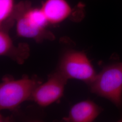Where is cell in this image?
<instances>
[{
	"label": "cell",
	"mask_w": 122,
	"mask_h": 122,
	"mask_svg": "<svg viewBox=\"0 0 122 122\" xmlns=\"http://www.w3.org/2000/svg\"><path fill=\"white\" fill-rule=\"evenodd\" d=\"M91 91L112 102L118 108L122 106V62L107 66L96 74L89 85Z\"/></svg>",
	"instance_id": "7a4b0ae2"
},
{
	"label": "cell",
	"mask_w": 122,
	"mask_h": 122,
	"mask_svg": "<svg viewBox=\"0 0 122 122\" xmlns=\"http://www.w3.org/2000/svg\"><path fill=\"white\" fill-rule=\"evenodd\" d=\"M57 71L67 80L77 79L88 85L97 74L86 54L76 50L66 52L61 58Z\"/></svg>",
	"instance_id": "277c9868"
},
{
	"label": "cell",
	"mask_w": 122,
	"mask_h": 122,
	"mask_svg": "<svg viewBox=\"0 0 122 122\" xmlns=\"http://www.w3.org/2000/svg\"><path fill=\"white\" fill-rule=\"evenodd\" d=\"M15 7L14 0H0V24L11 18Z\"/></svg>",
	"instance_id": "9c48e42d"
},
{
	"label": "cell",
	"mask_w": 122,
	"mask_h": 122,
	"mask_svg": "<svg viewBox=\"0 0 122 122\" xmlns=\"http://www.w3.org/2000/svg\"><path fill=\"white\" fill-rule=\"evenodd\" d=\"M102 109L92 100H84L74 105L68 116L64 118L66 121L92 122L100 115Z\"/></svg>",
	"instance_id": "8992f818"
},
{
	"label": "cell",
	"mask_w": 122,
	"mask_h": 122,
	"mask_svg": "<svg viewBox=\"0 0 122 122\" xmlns=\"http://www.w3.org/2000/svg\"><path fill=\"white\" fill-rule=\"evenodd\" d=\"M38 82L24 77L14 80L5 79L0 85V109L12 110L31 98Z\"/></svg>",
	"instance_id": "3957f363"
},
{
	"label": "cell",
	"mask_w": 122,
	"mask_h": 122,
	"mask_svg": "<svg viewBox=\"0 0 122 122\" xmlns=\"http://www.w3.org/2000/svg\"><path fill=\"white\" fill-rule=\"evenodd\" d=\"M13 45L8 32L4 26H0V56H9L13 51H17Z\"/></svg>",
	"instance_id": "ba28073f"
},
{
	"label": "cell",
	"mask_w": 122,
	"mask_h": 122,
	"mask_svg": "<svg viewBox=\"0 0 122 122\" xmlns=\"http://www.w3.org/2000/svg\"><path fill=\"white\" fill-rule=\"evenodd\" d=\"M11 17L16 20V32L20 37L38 40L53 37L46 30L49 22L42 10L32 8L28 1L15 5Z\"/></svg>",
	"instance_id": "6da1fadb"
},
{
	"label": "cell",
	"mask_w": 122,
	"mask_h": 122,
	"mask_svg": "<svg viewBox=\"0 0 122 122\" xmlns=\"http://www.w3.org/2000/svg\"><path fill=\"white\" fill-rule=\"evenodd\" d=\"M67 80L57 71L52 75L47 81L35 88L31 98L40 106H48L62 96Z\"/></svg>",
	"instance_id": "5b68a950"
},
{
	"label": "cell",
	"mask_w": 122,
	"mask_h": 122,
	"mask_svg": "<svg viewBox=\"0 0 122 122\" xmlns=\"http://www.w3.org/2000/svg\"><path fill=\"white\" fill-rule=\"evenodd\" d=\"M49 23L56 24L63 21L72 12L66 0H46L41 8Z\"/></svg>",
	"instance_id": "52a82bcc"
}]
</instances>
